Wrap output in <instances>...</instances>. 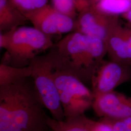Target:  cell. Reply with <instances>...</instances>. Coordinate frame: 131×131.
<instances>
[{"label": "cell", "instance_id": "ba28073f", "mask_svg": "<svg viewBox=\"0 0 131 131\" xmlns=\"http://www.w3.org/2000/svg\"><path fill=\"white\" fill-rule=\"evenodd\" d=\"M128 65L111 60L102 62L91 79L94 96L114 91L131 78Z\"/></svg>", "mask_w": 131, "mask_h": 131}, {"label": "cell", "instance_id": "52a82bcc", "mask_svg": "<svg viewBox=\"0 0 131 131\" xmlns=\"http://www.w3.org/2000/svg\"><path fill=\"white\" fill-rule=\"evenodd\" d=\"M27 19L33 27L50 37L71 33L75 28V19L59 12L48 4L36 9Z\"/></svg>", "mask_w": 131, "mask_h": 131}, {"label": "cell", "instance_id": "5bb4252c", "mask_svg": "<svg viewBox=\"0 0 131 131\" xmlns=\"http://www.w3.org/2000/svg\"><path fill=\"white\" fill-rule=\"evenodd\" d=\"M105 14L117 16L131 9V0H98L93 5Z\"/></svg>", "mask_w": 131, "mask_h": 131}, {"label": "cell", "instance_id": "ffe728a7", "mask_svg": "<svg viewBox=\"0 0 131 131\" xmlns=\"http://www.w3.org/2000/svg\"><path fill=\"white\" fill-rule=\"evenodd\" d=\"M36 8H39L47 5L48 0H33Z\"/></svg>", "mask_w": 131, "mask_h": 131}, {"label": "cell", "instance_id": "5b68a950", "mask_svg": "<svg viewBox=\"0 0 131 131\" xmlns=\"http://www.w3.org/2000/svg\"><path fill=\"white\" fill-rule=\"evenodd\" d=\"M30 65L32 69L31 78L44 107L49 111L53 118L65 120L61 100L53 78L54 64L50 53L38 56Z\"/></svg>", "mask_w": 131, "mask_h": 131}, {"label": "cell", "instance_id": "30bf717a", "mask_svg": "<svg viewBox=\"0 0 131 131\" xmlns=\"http://www.w3.org/2000/svg\"><path fill=\"white\" fill-rule=\"evenodd\" d=\"M105 44L111 60L131 65V29L118 23L109 34Z\"/></svg>", "mask_w": 131, "mask_h": 131}, {"label": "cell", "instance_id": "44dd1931", "mask_svg": "<svg viewBox=\"0 0 131 131\" xmlns=\"http://www.w3.org/2000/svg\"><path fill=\"white\" fill-rule=\"evenodd\" d=\"M122 16L131 25V9L124 14H122Z\"/></svg>", "mask_w": 131, "mask_h": 131}, {"label": "cell", "instance_id": "6da1fadb", "mask_svg": "<svg viewBox=\"0 0 131 131\" xmlns=\"http://www.w3.org/2000/svg\"><path fill=\"white\" fill-rule=\"evenodd\" d=\"M30 78L0 86V131H52Z\"/></svg>", "mask_w": 131, "mask_h": 131}, {"label": "cell", "instance_id": "d6986e66", "mask_svg": "<svg viewBox=\"0 0 131 131\" xmlns=\"http://www.w3.org/2000/svg\"><path fill=\"white\" fill-rule=\"evenodd\" d=\"M78 13L91 5L89 0H75Z\"/></svg>", "mask_w": 131, "mask_h": 131}, {"label": "cell", "instance_id": "9c48e42d", "mask_svg": "<svg viewBox=\"0 0 131 131\" xmlns=\"http://www.w3.org/2000/svg\"><path fill=\"white\" fill-rule=\"evenodd\" d=\"M92 107L102 118L117 121L131 117V97L115 91L94 96Z\"/></svg>", "mask_w": 131, "mask_h": 131}, {"label": "cell", "instance_id": "7a4b0ae2", "mask_svg": "<svg viewBox=\"0 0 131 131\" xmlns=\"http://www.w3.org/2000/svg\"><path fill=\"white\" fill-rule=\"evenodd\" d=\"M49 53L56 67L84 82L91 80L107 50L103 40L73 31L54 44Z\"/></svg>", "mask_w": 131, "mask_h": 131}, {"label": "cell", "instance_id": "ac0fdd59", "mask_svg": "<svg viewBox=\"0 0 131 131\" xmlns=\"http://www.w3.org/2000/svg\"><path fill=\"white\" fill-rule=\"evenodd\" d=\"M111 121L114 131H131V117L122 120Z\"/></svg>", "mask_w": 131, "mask_h": 131}, {"label": "cell", "instance_id": "277c9868", "mask_svg": "<svg viewBox=\"0 0 131 131\" xmlns=\"http://www.w3.org/2000/svg\"><path fill=\"white\" fill-rule=\"evenodd\" d=\"M53 75L65 119L83 115L92 107L93 93L78 77L54 64Z\"/></svg>", "mask_w": 131, "mask_h": 131}, {"label": "cell", "instance_id": "8992f818", "mask_svg": "<svg viewBox=\"0 0 131 131\" xmlns=\"http://www.w3.org/2000/svg\"><path fill=\"white\" fill-rule=\"evenodd\" d=\"M118 23V16L105 14L91 5L78 14L74 31L105 42L109 34Z\"/></svg>", "mask_w": 131, "mask_h": 131}, {"label": "cell", "instance_id": "8fae6325", "mask_svg": "<svg viewBox=\"0 0 131 131\" xmlns=\"http://www.w3.org/2000/svg\"><path fill=\"white\" fill-rule=\"evenodd\" d=\"M28 21L26 17L9 0H0V31L7 32L24 26Z\"/></svg>", "mask_w": 131, "mask_h": 131}, {"label": "cell", "instance_id": "9a60e30c", "mask_svg": "<svg viewBox=\"0 0 131 131\" xmlns=\"http://www.w3.org/2000/svg\"><path fill=\"white\" fill-rule=\"evenodd\" d=\"M53 7L57 11L76 19L78 10L75 0H51Z\"/></svg>", "mask_w": 131, "mask_h": 131}, {"label": "cell", "instance_id": "4fadbf2b", "mask_svg": "<svg viewBox=\"0 0 131 131\" xmlns=\"http://www.w3.org/2000/svg\"><path fill=\"white\" fill-rule=\"evenodd\" d=\"M32 69L30 65L19 68L0 64V86L12 84L31 77Z\"/></svg>", "mask_w": 131, "mask_h": 131}, {"label": "cell", "instance_id": "3957f363", "mask_svg": "<svg viewBox=\"0 0 131 131\" xmlns=\"http://www.w3.org/2000/svg\"><path fill=\"white\" fill-rule=\"evenodd\" d=\"M54 44L52 38L34 27L22 26L11 30L2 63L23 68L30 65L43 52L51 50Z\"/></svg>", "mask_w": 131, "mask_h": 131}, {"label": "cell", "instance_id": "2e32d148", "mask_svg": "<svg viewBox=\"0 0 131 131\" xmlns=\"http://www.w3.org/2000/svg\"><path fill=\"white\" fill-rule=\"evenodd\" d=\"M88 122L89 131H114L111 119L102 118L101 121H95L88 118Z\"/></svg>", "mask_w": 131, "mask_h": 131}, {"label": "cell", "instance_id": "7402d4cb", "mask_svg": "<svg viewBox=\"0 0 131 131\" xmlns=\"http://www.w3.org/2000/svg\"><path fill=\"white\" fill-rule=\"evenodd\" d=\"M91 5H94L98 0H89Z\"/></svg>", "mask_w": 131, "mask_h": 131}, {"label": "cell", "instance_id": "7c38bea8", "mask_svg": "<svg viewBox=\"0 0 131 131\" xmlns=\"http://www.w3.org/2000/svg\"><path fill=\"white\" fill-rule=\"evenodd\" d=\"M88 117L84 114L70 119L57 121L49 116L47 123L52 131H89Z\"/></svg>", "mask_w": 131, "mask_h": 131}, {"label": "cell", "instance_id": "e0dca14e", "mask_svg": "<svg viewBox=\"0 0 131 131\" xmlns=\"http://www.w3.org/2000/svg\"><path fill=\"white\" fill-rule=\"evenodd\" d=\"M9 1L24 14L26 18L37 9L33 0H9Z\"/></svg>", "mask_w": 131, "mask_h": 131}]
</instances>
